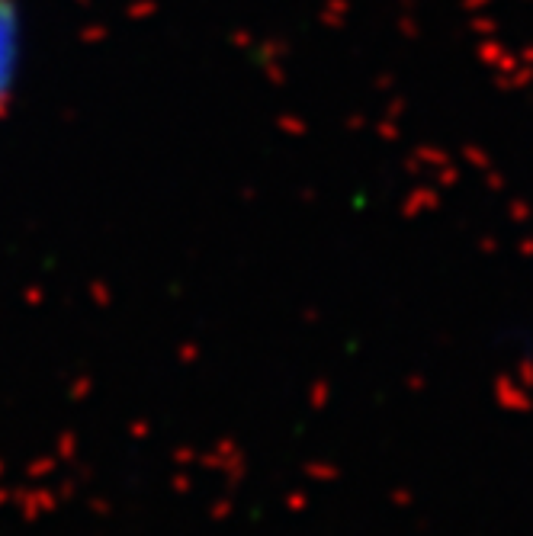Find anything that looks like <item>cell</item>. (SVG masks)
Here are the masks:
<instances>
[{
  "label": "cell",
  "instance_id": "obj_1",
  "mask_svg": "<svg viewBox=\"0 0 533 536\" xmlns=\"http://www.w3.org/2000/svg\"><path fill=\"white\" fill-rule=\"evenodd\" d=\"M10 68H13V23L7 4H0V97L10 84Z\"/></svg>",
  "mask_w": 533,
  "mask_h": 536
}]
</instances>
